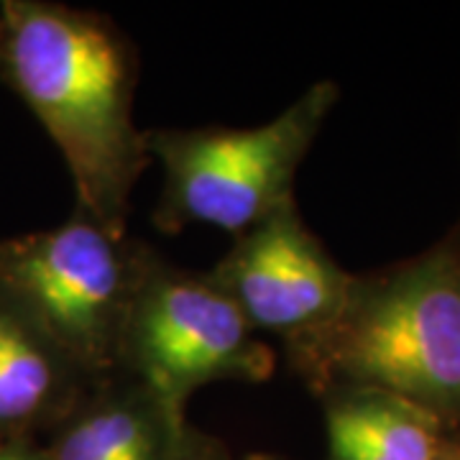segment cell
I'll return each mask as SVG.
<instances>
[{
    "instance_id": "5",
    "label": "cell",
    "mask_w": 460,
    "mask_h": 460,
    "mask_svg": "<svg viewBox=\"0 0 460 460\" xmlns=\"http://www.w3.org/2000/svg\"><path fill=\"white\" fill-rule=\"evenodd\" d=\"M120 371L180 422L190 399L217 381L263 384L277 353L210 274L174 266L148 246L120 345Z\"/></svg>"
},
{
    "instance_id": "3",
    "label": "cell",
    "mask_w": 460,
    "mask_h": 460,
    "mask_svg": "<svg viewBox=\"0 0 460 460\" xmlns=\"http://www.w3.org/2000/svg\"><path fill=\"white\" fill-rule=\"evenodd\" d=\"M338 95L325 80L261 126L148 131L151 159L164 172L154 226L166 235L192 226L241 235L292 202L296 172Z\"/></svg>"
},
{
    "instance_id": "13",
    "label": "cell",
    "mask_w": 460,
    "mask_h": 460,
    "mask_svg": "<svg viewBox=\"0 0 460 460\" xmlns=\"http://www.w3.org/2000/svg\"><path fill=\"white\" fill-rule=\"evenodd\" d=\"M243 460H289V458H281V456H274V453H251Z\"/></svg>"
},
{
    "instance_id": "12",
    "label": "cell",
    "mask_w": 460,
    "mask_h": 460,
    "mask_svg": "<svg viewBox=\"0 0 460 460\" xmlns=\"http://www.w3.org/2000/svg\"><path fill=\"white\" fill-rule=\"evenodd\" d=\"M435 460H460V432L458 429H453V432L445 438L443 447H440V453H438V458Z\"/></svg>"
},
{
    "instance_id": "7",
    "label": "cell",
    "mask_w": 460,
    "mask_h": 460,
    "mask_svg": "<svg viewBox=\"0 0 460 460\" xmlns=\"http://www.w3.org/2000/svg\"><path fill=\"white\" fill-rule=\"evenodd\" d=\"M187 425L118 371L95 381L41 447L49 460H172Z\"/></svg>"
},
{
    "instance_id": "1",
    "label": "cell",
    "mask_w": 460,
    "mask_h": 460,
    "mask_svg": "<svg viewBox=\"0 0 460 460\" xmlns=\"http://www.w3.org/2000/svg\"><path fill=\"white\" fill-rule=\"evenodd\" d=\"M0 83L41 123L77 208L128 235L136 184L151 166L136 123L138 54L113 18L54 0L0 3Z\"/></svg>"
},
{
    "instance_id": "6",
    "label": "cell",
    "mask_w": 460,
    "mask_h": 460,
    "mask_svg": "<svg viewBox=\"0 0 460 460\" xmlns=\"http://www.w3.org/2000/svg\"><path fill=\"white\" fill-rule=\"evenodd\" d=\"M210 277L251 328L284 343L330 323L353 284V274L305 226L296 199L235 235Z\"/></svg>"
},
{
    "instance_id": "4",
    "label": "cell",
    "mask_w": 460,
    "mask_h": 460,
    "mask_svg": "<svg viewBox=\"0 0 460 460\" xmlns=\"http://www.w3.org/2000/svg\"><path fill=\"white\" fill-rule=\"evenodd\" d=\"M146 251L75 210L62 226L0 241V295L95 384L120 371Z\"/></svg>"
},
{
    "instance_id": "2",
    "label": "cell",
    "mask_w": 460,
    "mask_h": 460,
    "mask_svg": "<svg viewBox=\"0 0 460 460\" xmlns=\"http://www.w3.org/2000/svg\"><path fill=\"white\" fill-rule=\"evenodd\" d=\"M320 396L374 389L460 429V235L378 274L353 277L330 323L284 343Z\"/></svg>"
},
{
    "instance_id": "8",
    "label": "cell",
    "mask_w": 460,
    "mask_h": 460,
    "mask_svg": "<svg viewBox=\"0 0 460 460\" xmlns=\"http://www.w3.org/2000/svg\"><path fill=\"white\" fill-rule=\"evenodd\" d=\"M90 386L93 381L0 295V443H41Z\"/></svg>"
},
{
    "instance_id": "11",
    "label": "cell",
    "mask_w": 460,
    "mask_h": 460,
    "mask_svg": "<svg viewBox=\"0 0 460 460\" xmlns=\"http://www.w3.org/2000/svg\"><path fill=\"white\" fill-rule=\"evenodd\" d=\"M0 460H49L41 443L36 440H16L0 443Z\"/></svg>"
},
{
    "instance_id": "10",
    "label": "cell",
    "mask_w": 460,
    "mask_h": 460,
    "mask_svg": "<svg viewBox=\"0 0 460 460\" xmlns=\"http://www.w3.org/2000/svg\"><path fill=\"white\" fill-rule=\"evenodd\" d=\"M172 460H233V456L217 438L202 432L195 425H187Z\"/></svg>"
},
{
    "instance_id": "9",
    "label": "cell",
    "mask_w": 460,
    "mask_h": 460,
    "mask_svg": "<svg viewBox=\"0 0 460 460\" xmlns=\"http://www.w3.org/2000/svg\"><path fill=\"white\" fill-rule=\"evenodd\" d=\"M330 460H435L447 429L428 410L374 389L320 396Z\"/></svg>"
}]
</instances>
